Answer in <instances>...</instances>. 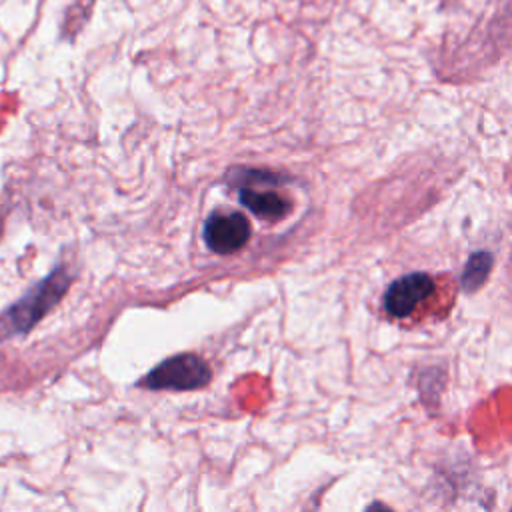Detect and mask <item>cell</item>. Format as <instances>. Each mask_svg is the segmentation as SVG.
Returning a JSON list of instances; mask_svg holds the SVG:
<instances>
[{
	"instance_id": "obj_4",
	"label": "cell",
	"mask_w": 512,
	"mask_h": 512,
	"mask_svg": "<svg viewBox=\"0 0 512 512\" xmlns=\"http://www.w3.org/2000/svg\"><path fill=\"white\" fill-rule=\"evenodd\" d=\"M250 238V222L238 212L212 214L204 224V240L216 254L238 252Z\"/></svg>"
},
{
	"instance_id": "obj_3",
	"label": "cell",
	"mask_w": 512,
	"mask_h": 512,
	"mask_svg": "<svg viewBox=\"0 0 512 512\" xmlns=\"http://www.w3.org/2000/svg\"><path fill=\"white\" fill-rule=\"evenodd\" d=\"M434 280L426 272H412L392 282L384 294V308L394 318L410 316L430 294Z\"/></svg>"
},
{
	"instance_id": "obj_1",
	"label": "cell",
	"mask_w": 512,
	"mask_h": 512,
	"mask_svg": "<svg viewBox=\"0 0 512 512\" xmlns=\"http://www.w3.org/2000/svg\"><path fill=\"white\" fill-rule=\"evenodd\" d=\"M72 276L66 266L54 268L46 278L34 284L22 298L0 314V340L28 334L66 294Z\"/></svg>"
},
{
	"instance_id": "obj_6",
	"label": "cell",
	"mask_w": 512,
	"mask_h": 512,
	"mask_svg": "<svg viewBox=\"0 0 512 512\" xmlns=\"http://www.w3.org/2000/svg\"><path fill=\"white\" fill-rule=\"evenodd\" d=\"M492 262H494V256L490 252H482V250L474 252L464 266L462 288L466 292H476L488 278V274L492 270Z\"/></svg>"
},
{
	"instance_id": "obj_5",
	"label": "cell",
	"mask_w": 512,
	"mask_h": 512,
	"mask_svg": "<svg viewBox=\"0 0 512 512\" xmlns=\"http://www.w3.org/2000/svg\"><path fill=\"white\" fill-rule=\"evenodd\" d=\"M240 202L264 220H280L288 212V202L274 192H256L250 188H242Z\"/></svg>"
},
{
	"instance_id": "obj_7",
	"label": "cell",
	"mask_w": 512,
	"mask_h": 512,
	"mask_svg": "<svg viewBox=\"0 0 512 512\" xmlns=\"http://www.w3.org/2000/svg\"><path fill=\"white\" fill-rule=\"evenodd\" d=\"M364 512H394V510L382 502H372L370 506H366Z\"/></svg>"
},
{
	"instance_id": "obj_2",
	"label": "cell",
	"mask_w": 512,
	"mask_h": 512,
	"mask_svg": "<svg viewBox=\"0 0 512 512\" xmlns=\"http://www.w3.org/2000/svg\"><path fill=\"white\" fill-rule=\"evenodd\" d=\"M212 380L210 366L192 352L176 354L156 364L140 382L148 390H196Z\"/></svg>"
}]
</instances>
